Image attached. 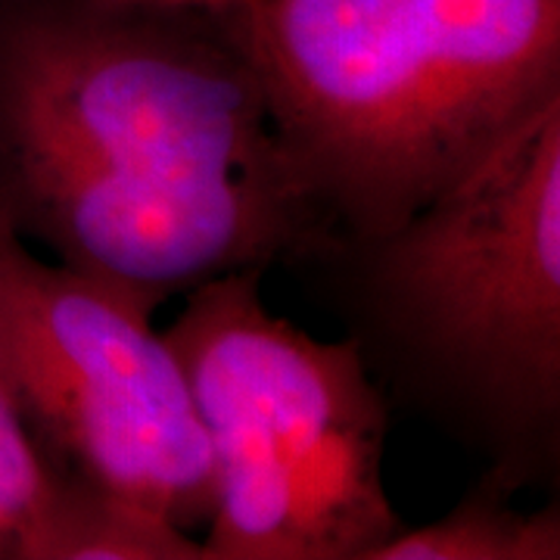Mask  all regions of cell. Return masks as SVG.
<instances>
[{"instance_id":"3","label":"cell","mask_w":560,"mask_h":560,"mask_svg":"<svg viewBox=\"0 0 560 560\" xmlns=\"http://www.w3.org/2000/svg\"><path fill=\"white\" fill-rule=\"evenodd\" d=\"M312 231L386 234L560 97V0H246Z\"/></svg>"},{"instance_id":"6","label":"cell","mask_w":560,"mask_h":560,"mask_svg":"<svg viewBox=\"0 0 560 560\" xmlns=\"http://www.w3.org/2000/svg\"><path fill=\"white\" fill-rule=\"evenodd\" d=\"M508 486L480 474L433 523L401 526L371 560H558L560 504L521 511Z\"/></svg>"},{"instance_id":"8","label":"cell","mask_w":560,"mask_h":560,"mask_svg":"<svg viewBox=\"0 0 560 560\" xmlns=\"http://www.w3.org/2000/svg\"><path fill=\"white\" fill-rule=\"evenodd\" d=\"M113 3L165 7V10H209V13H231V10H241L246 0H113Z\"/></svg>"},{"instance_id":"2","label":"cell","mask_w":560,"mask_h":560,"mask_svg":"<svg viewBox=\"0 0 560 560\" xmlns=\"http://www.w3.org/2000/svg\"><path fill=\"white\" fill-rule=\"evenodd\" d=\"M393 408L511 492L560 474V97L386 234L312 231L283 261Z\"/></svg>"},{"instance_id":"1","label":"cell","mask_w":560,"mask_h":560,"mask_svg":"<svg viewBox=\"0 0 560 560\" xmlns=\"http://www.w3.org/2000/svg\"><path fill=\"white\" fill-rule=\"evenodd\" d=\"M0 221L147 308L308 234L237 10L0 0Z\"/></svg>"},{"instance_id":"4","label":"cell","mask_w":560,"mask_h":560,"mask_svg":"<svg viewBox=\"0 0 560 560\" xmlns=\"http://www.w3.org/2000/svg\"><path fill=\"white\" fill-rule=\"evenodd\" d=\"M261 275L206 280L162 330L212 455L202 560H371L405 526L383 486L393 405L346 337L271 315Z\"/></svg>"},{"instance_id":"5","label":"cell","mask_w":560,"mask_h":560,"mask_svg":"<svg viewBox=\"0 0 560 560\" xmlns=\"http://www.w3.org/2000/svg\"><path fill=\"white\" fill-rule=\"evenodd\" d=\"M0 371L57 480L206 529L212 455L153 308L47 261L3 221Z\"/></svg>"},{"instance_id":"7","label":"cell","mask_w":560,"mask_h":560,"mask_svg":"<svg viewBox=\"0 0 560 560\" xmlns=\"http://www.w3.org/2000/svg\"><path fill=\"white\" fill-rule=\"evenodd\" d=\"M72 489L54 477L0 371V560H57Z\"/></svg>"}]
</instances>
